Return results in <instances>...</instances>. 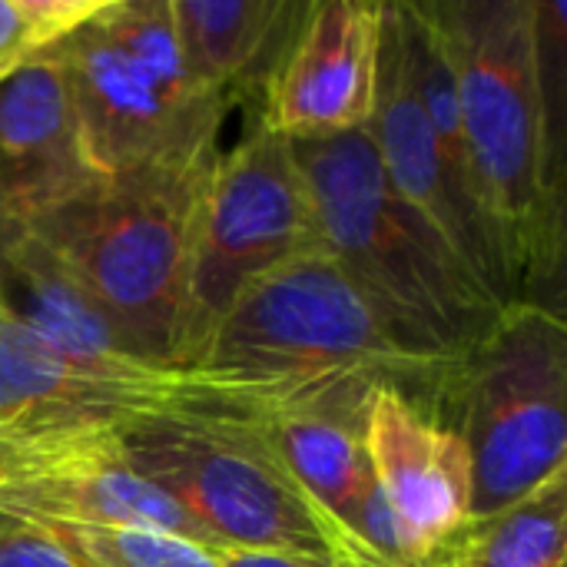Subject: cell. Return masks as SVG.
Listing matches in <instances>:
<instances>
[{"mask_svg":"<svg viewBox=\"0 0 567 567\" xmlns=\"http://www.w3.org/2000/svg\"><path fill=\"white\" fill-rule=\"evenodd\" d=\"M219 153V143H203L100 176L23 223L103 306L133 352L159 369H179L196 226Z\"/></svg>","mask_w":567,"mask_h":567,"instance_id":"6da1fadb","label":"cell"},{"mask_svg":"<svg viewBox=\"0 0 567 567\" xmlns=\"http://www.w3.org/2000/svg\"><path fill=\"white\" fill-rule=\"evenodd\" d=\"M296 156L322 249L409 352L462 365L505 309L392 193L369 130L296 143Z\"/></svg>","mask_w":567,"mask_h":567,"instance_id":"7a4b0ae2","label":"cell"},{"mask_svg":"<svg viewBox=\"0 0 567 567\" xmlns=\"http://www.w3.org/2000/svg\"><path fill=\"white\" fill-rule=\"evenodd\" d=\"M445 43L475 193L502 229L528 289L558 276L565 196L545 153L532 0H429Z\"/></svg>","mask_w":567,"mask_h":567,"instance_id":"3957f363","label":"cell"},{"mask_svg":"<svg viewBox=\"0 0 567 567\" xmlns=\"http://www.w3.org/2000/svg\"><path fill=\"white\" fill-rule=\"evenodd\" d=\"M199 372L252 385L362 375L445 422V415L452 419L462 365L409 352L365 292L319 249L239 292Z\"/></svg>","mask_w":567,"mask_h":567,"instance_id":"277c9868","label":"cell"},{"mask_svg":"<svg viewBox=\"0 0 567 567\" xmlns=\"http://www.w3.org/2000/svg\"><path fill=\"white\" fill-rule=\"evenodd\" d=\"M262 422L163 415L126 429L120 455L223 548L276 551L329 567H379L296 482Z\"/></svg>","mask_w":567,"mask_h":567,"instance_id":"5b68a950","label":"cell"},{"mask_svg":"<svg viewBox=\"0 0 567 567\" xmlns=\"http://www.w3.org/2000/svg\"><path fill=\"white\" fill-rule=\"evenodd\" d=\"M40 56L63 73L106 176L219 143L229 106L189 76L169 0H106Z\"/></svg>","mask_w":567,"mask_h":567,"instance_id":"8992f818","label":"cell"},{"mask_svg":"<svg viewBox=\"0 0 567 567\" xmlns=\"http://www.w3.org/2000/svg\"><path fill=\"white\" fill-rule=\"evenodd\" d=\"M567 329L515 302L462 362L452 429L472 458V518L508 508L567 468Z\"/></svg>","mask_w":567,"mask_h":567,"instance_id":"52a82bcc","label":"cell"},{"mask_svg":"<svg viewBox=\"0 0 567 567\" xmlns=\"http://www.w3.org/2000/svg\"><path fill=\"white\" fill-rule=\"evenodd\" d=\"M319 249V219L296 143L262 113H252L246 133L219 153L209 176L196 226L179 369L199 372L219 322L249 282Z\"/></svg>","mask_w":567,"mask_h":567,"instance_id":"ba28073f","label":"cell"},{"mask_svg":"<svg viewBox=\"0 0 567 567\" xmlns=\"http://www.w3.org/2000/svg\"><path fill=\"white\" fill-rule=\"evenodd\" d=\"M322 382V379H319ZM316 382L252 385L209 372L166 379H110L80 369L0 306V429L20 435L126 432L163 415L269 419Z\"/></svg>","mask_w":567,"mask_h":567,"instance_id":"9c48e42d","label":"cell"},{"mask_svg":"<svg viewBox=\"0 0 567 567\" xmlns=\"http://www.w3.org/2000/svg\"><path fill=\"white\" fill-rule=\"evenodd\" d=\"M365 130L375 143L392 193L435 233L462 269L502 309L525 302V279L502 229L492 223L478 196L452 176L429 130L409 76L395 3H382L375 103Z\"/></svg>","mask_w":567,"mask_h":567,"instance_id":"30bf717a","label":"cell"},{"mask_svg":"<svg viewBox=\"0 0 567 567\" xmlns=\"http://www.w3.org/2000/svg\"><path fill=\"white\" fill-rule=\"evenodd\" d=\"M123 432L66 439L40 465L0 482V518L23 528H146L223 545L120 455Z\"/></svg>","mask_w":567,"mask_h":567,"instance_id":"8fae6325","label":"cell"},{"mask_svg":"<svg viewBox=\"0 0 567 567\" xmlns=\"http://www.w3.org/2000/svg\"><path fill=\"white\" fill-rule=\"evenodd\" d=\"M379 27L382 0H309L262 116L292 143L365 130L375 103Z\"/></svg>","mask_w":567,"mask_h":567,"instance_id":"7c38bea8","label":"cell"},{"mask_svg":"<svg viewBox=\"0 0 567 567\" xmlns=\"http://www.w3.org/2000/svg\"><path fill=\"white\" fill-rule=\"evenodd\" d=\"M365 445L375 482L395 512L419 567L472 518V458L462 435L379 385L369 402Z\"/></svg>","mask_w":567,"mask_h":567,"instance_id":"4fadbf2b","label":"cell"},{"mask_svg":"<svg viewBox=\"0 0 567 567\" xmlns=\"http://www.w3.org/2000/svg\"><path fill=\"white\" fill-rule=\"evenodd\" d=\"M100 176L63 73L37 56L0 83V203L30 223L80 196Z\"/></svg>","mask_w":567,"mask_h":567,"instance_id":"5bb4252c","label":"cell"},{"mask_svg":"<svg viewBox=\"0 0 567 567\" xmlns=\"http://www.w3.org/2000/svg\"><path fill=\"white\" fill-rule=\"evenodd\" d=\"M375 389L379 382L362 375L322 379L262 422L282 465L346 532L355 505L375 485L365 445V419Z\"/></svg>","mask_w":567,"mask_h":567,"instance_id":"9a60e30c","label":"cell"},{"mask_svg":"<svg viewBox=\"0 0 567 567\" xmlns=\"http://www.w3.org/2000/svg\"><path fill=\"white\" fill-rule=\"evenodd\" d=\"M309 0H169L189 76L226 106L262 113Z\"/></svg>","mask_w":567,"mask_h":567,"instance_id":"2e32d148","label":"cell"},{"mask_svg":"<svg viewBox=\"0 0 567 567\" xmlns=\"http://www.w3.org/2000/svg\"><path fill=\"white\" fill-rule=\"evenodd\" d=\"M0 299L23 326L86 372L140 382L179 372L143 362L103 306L27 226H20L7 252Z\"/></svg>","mask_w":567,"mask_h":567,"instance_id":"e0dca14e","label":"cell"},{"mask_svg":"<svg viewBox=\"0 0 567 567\" xmlns=\"http://www.w3.org/2000/svg\"><path fill=\"white\" fill-rule=\"evenodd\" d=\"M425 567H567V468L508 508L468 518Z\"/></svg>","mask_w":567,"mask_h":567,"instance_id":"ac0fdd59","label":"cell"},{"mask_svg":"<svg viewBox=\"0 0 567 567\" xmlns=\"http://www.w3.org/2000/svg\"><path fill=\"white\" fill-rule=\"evenodd\" d=\"M76 567H219L216 551L146 528H33Z\"/></svg>","mask_w":567,"mask_h":567,"instance_id":"d6986e66","label":"cell"},{"mask_svg":"<svg viewBox=\"0 0 567 567\" xmlns=\"http://www.w3.org/2000/svg\"><path fill=\"white\" fill-rule=\"evenodd\" d=\"M106 0H0V83L73 33Z\"/></svg>","mask_w":567,"mask_h":567,"instance_id":"ffe728a7","label":"cell"},{"mask_svg":"<svg viewBox=\"0 0 567 567\" xmlns=\"http://www.w3.org/2000/svg\"><path fill=\"white\" fill-rule=\"evenodd\" d=\"M0 567H76L47 535L0 518Z\"/></svg>","mask_w":567,"mask_h":567,"instance_id":"44dd1931","label":"cell"},{"mask_svg":"<svg viewBox=\"0 0 567 567\" xmlns=\"http://www.w3.org/2000/svg\"><path fill=\"white\" fill-rule=\"evenodd\" d=\"M96 435V432H93ZM66 439L76 435H20V432H7L0 429V482L17 478L20 472L40 465L47 455H53Z\"/></svg>","mask_w":567,"mask_h":567,"instance_id":"7402d4cb","label":"cell"},{"mask_svg":"<svg viewBox=\"0 0 567 567\" xmlns=\"http://www.w3.org/2000/svg\"><path fill=\"white\" fill-rule=\"evenodd\" d=\"M219 567H329L292 555H276V551H249V548H219L216 551Z\"/></svg>","mask_w":567,"mask_h":567,"instance_id":"603a6c76","label":"cell"},{"mask_svg":"<svg viewBox=\"0 0 567 567\" xmlns=\"http://www.w3.org/2000/svg\"><path fill=\"white\" fill-rule=\"evenodd\" d=\"M17 233H20V223H13V219L7 216L3 203H0V279H3V262H7V252H10ZM0 306H3V299H0Z\"/></svg>","mask_w":567,"mask_h":567,"instance_id":"cb8c5ba5","label":"cell"}]
</instances>
